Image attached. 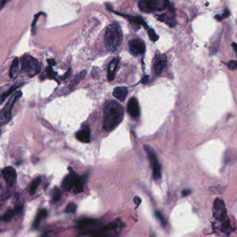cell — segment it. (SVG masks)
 Returning <instances> with one entry per match:
<instances>
[{"mask_svg":"<svg viewBox=\"0 0 237 237\" xmlns=\"http://www.w3.org/2000/svg\"><path fill=\"white\" fill-rule=\"evenodd\" d=\"M41 237H49V235H48V234H47V233H45V234H43L42 236H41Z\"/></svg>","mask_w":237,"mask_h":237,"instance_id":"41","label":"cell"},{"mask_svg":"<svg viewBox=\"0 0 237 237\" xmlns=\"http://www.w3.org/2000/svg\"><path fill=\"white\" fill-rule=\"evenodd\" d=\"M47 62H48V63L50 65V66H53V65H56V62L55 61V60H53V59L47 60Z\"/></svg>","mask_w":237,"mask_h":237,"instance_id":"36","label":"cell"},{"mask_svg":"<svg viewBox=\"0 0 237 237\" xmlns=\"http://www.w3.org/2000/svg\"><path fill=\"white\" fill-rule=\"evenodd\" d=\"M134 203L137 206H139L141 203V199L139 196H135L134 198Z\"/></svg>","mask_w":237,"mask_h":237,"instance_id":"32","label":"cell"},{"mask_svg":"<svg viewBox=\"0 0 237 237\" xmlns=\"http://www.w3.org/2000/svg\"><path fill=\"white\" fill-rule=\"evenodd\" d=\"M41 182V178L40 177H37L34 180L31 182V186H30V192L31 194H34L36 192L37 188L38 187L39 185Z\"/></svg>","mask_w":237,"mask_h":237,"instance_id":"23","label":"cell"},{"mask_svg":"<svg viewBox=\"0 0 237 237\" xmlns=\"http://www.w3.org/2000/svg\"><path fill=\"white\" fill-rule=\"evenodd\" d=\"M69 74H70V70L68 71V72H67V73L65 74V75L64 76V77H62V78H64V79H65V78H67V77L69 75Z\"/></svg>","mask_w":237,"mask_h":237,"instance_id":"40","label":"cell"},{"mask_svg":"<svg viewBox=\"0 0 237 237\" xmlns=\"http://www.w3.org/2000/svg\"><path fill=\"white\" fill-rule=\"evenodd\" d=\"M47 211L46 210H41L39 212L37 213L36 219H35L34 223L33 224V228H37V227H38V225H40V223L41 222V220H42L44 218H45L47 216Z\"/></svg>","mask_w":237,"mask_h":237,"instance_id":"21","label":"cell"},{"mask_svg":"<svg viewBox=\"0 0 237 237\" xmlns=\"http://www.w3.org/2000/svg\"><path fill=\"white\" fill-rule=\"evenodd\" d=\"M144 148L146 153L147 155V157L149 160L151 166L153 169V178L156 180H158L161 178L162 175V173H161V166L158 162V160L156 156V154L155 153L153 149L148 145H144Z\"/></svg>","mask_w":237,"mask_h":237,"instance_id":"5","label":"cell"},{"mask_svg":"<svg viewBox=\"0 0 237 237\" xmlns=\"http://www.w3.org/2000/svg\"><path fill=\"white\" fill-rule=\"evenodd\" d=\"M8 0H0V10L4 7L6 3L8 2Z\"/></svg>","mask_w":237,"mask_h":237,"instance_id":"34","label":"cell"},{"mask_svg":"<svg viewBox=\"0 0 237 237\" xmlns=\"http://www.w3.org/2000/svg\"><path fill=\"white\" fill-rule=\"evenodd\" d=\"M1 128H2V124H1V121H0V133H1Z\"/></svg>","mask_w":237,"mask_h":237,"instance_id":"42","label":"cell"},{"mask_svg":"<svg viewBox=\"0 0 237 237\" xmlns=\"http://www.w3.org/2000/svg\"><path fill=\"white\" fill-rule=\"evenodd\" d=\"M128 45L131 53L134 56L143 54L146 52V45L144 41L140 39L131 40L129 42Z\"/></svg>","mask_w":237,"mask_h":237,"instance_id":"7","label":"cell"},{"mask_svg":"<svg viewBox=\"0 0 237 237\" xmlns=\"http://www.w3.org/2000/svg\"><path fill=\"white\" fill-rule=\"evenodd\" d=\"M123 39L121 28L116 23H112L107 27L106 31L104 41L107 49L115 52L121 45Z\"/></svg>","mask_w":237,"mask_h":237,"instance_id":"2","label":"cell"},{"mask_svg":"<svg viewBox=\"0 0 237 237\" xmlns=\"http://www.w3.org/2000/svg\"><path fill=\"white\" fill-rule=\"evenodd\" d=\"M123 107L115 101H107L103 107V128L106 131H111L117 127L124 118Z\"/></svg>","mask_w":237,"mask_h":237,"instance_id":"1","label":"cell"},{"mask_svg":"<svg viewBox=\"0 0 237 237\" xmlns=\"http://www.w3.org/2000/svg\"><path fill=\"white\" fill-rule=\"evenodd\" d=\"M42 14H43V12H38V13H37V14H36V15H35L34 20H33V23H32V32H33V33H35V28H36V22H37V19L39 18L40 15H42Z\"/></svg>","mask_w":237,"mask_h":237,"instance_id":"30","label":"cell"},{"mask_svg":"<svg viewBox=\"0 0 237 237\" xmlns=\"http://www.w3.org/2000/svg\"><path fill=\"white\" fill-rule=\"evenodd\" d=\"M148 31V36H149L150 39L153 41V42H156V41L159 39V36H157V33H156V31H154L153 28H147Z\"/></svg>","mask_w":237,"mask_h":237,"instance_id":"24","label":"cell"},{"mask_svg":"<svg viewBox=\"0 0 237 237\" xmlns=\"http://www.w3.org/2000/svg\"><path fill=\"white\" fill-rule=\"evenodd\" d=\"M77 205H76L74 203H69L67 207L65 208V211L67 213H70V214H74L77 211Z\"/></svg>","mask_w":237,"mask_h":237,"instance_id":"26","label":"cell"},{"mask_svg":"<svg viewBox=\"0 0 237 237\" xmlns=\"http://www.w3.org/2000/svg\"><path fill=\"white\" fill-rule=\"evenodd\" d=\"M169 4L168 0H140L138 6L142 12H152L162 11Z\"/></svg>","mask_w":237,"mask_h":237,"instance_id":"4","label":"cell"},{"mask_svg":"<svg viewBox=\"0 0 237 237\" xmlns=\"http://www.w3.org/2000/svg\"><path fill=\"white\" fill-rule=\"evenodd\" d=\"M117 14L121 15V16L125 17L126 19V20H128L129 21V22H131V24H135V26H137V27L144 26L146 28H148L147 24L146 23H145L144 20L141 17L132 16V15H126V14H121V13H117Z\"/></svg>","mask_w":237,"mask_h":237,"instance_id":"14","label":"cell"},{"mask_svg":"<svg viewBox=\"0 0 237 237\" xmlns=\"http://www.w3.org/2000/svg\"><path fill=\"white\" fill-rule=\"evenodd\" d=\"M155 214H156L157 219L160 221V223L162 225V226L166 227L167 225V221L165 218H164V216H163V214L161 213L160 211H156V212H155Z\"/></svg>","mask_w":237,"mask_h":237,"instance_id":"25","label":"cell"},{"mask_svg":"<svg viewBox=\"0 0 237 237\" xmlns=\"http://www.w3.org/2000/svg\"><path fill=\"white\" fill-rule=\"evenodd\" d=\"M15 212V210H8L3 215L1 218V220L2 221H5V222H8V221L11 220L12 218H13Z\"/></svg>","mask_w":237,"mask_h":237,"instance_id":"22","label":"cell"},{"mask_svg":"<svg viewBox=\"0 0 237 237\" xmlns=\"http://www.w3.org/2000/svg\"><path fill=\"white\" fill-rule=\"evenodd\" d=\"M166 64V56L164 54H157L153 61V69L156 74H160Z\"/></svg>","mask_w":237,"mask_h":237,"instance_id":"8","label":"cell"},{"mask_svg":"<svg viewBox=\"0 0 237 237\" xmlns=\"http://www.w3.org/2000/svg\"><path fill=\"white\" fill-rule=\"evenodd\" d=\"M113 96L120 101H124L128 94V89L125 87H117L113 91Z\"/></svg>","mask_w":237,"mask_h":237,"instance_id":"17","label":"cell"},{"mask_svg":"<svg viewBox=\"0 0 237 237\" xmlns=\"http://www.w3.org/2000/svg\"><path fill=\"white\" fill-rule=\"evenodd\" d=\"M148 79V76H144L143 78H142V80H141V83L143 84H145L146 83H147Z\"/></svg>","mask_w":237,"mask_h":237,"instance_id":"37","label":"cell"},{"mask_svg":"<svg viewBox=\"0 0 237 237\" xmlns=\"http://www.w3.org/2000/svg\"><path fill=\"white\" fill-rule=\"evenodd\" d=\"M61 198V193L58 190H57L56 191L54 192V194L53 195L52 197V203H56L57 202L59 201L60 199Z\"/></svg>","mask_w":237,"mask_h":237,"instance_id":"28","label":"cell"},{"mask_svg":"<svg viewBox=\"0 0 237 237\" xmlns=\"http://www.w3.org/2000/svg\"><path fill=\"white\" fill-rule=\"evenodd\" d=\"M20 61H19L18 58H15L13 61L12 62V64L10 67V70H9V75L10 77L12 78H15L17 76L19 71H20Z\"/></svg>","mask_w":237,"mask_h":237,"instance_id":"18","label":"cell"},{"mask_svg":"<svg viewBox=\"0 0 237 237\" xmlns=\"http://www.w3.org/2000/svg\"><path fill=\"white\" fill-rule=\"evenodd\" d=\"M85 180H86V176H77L74 186L76 193H79L83 191Z\"/></svg>","mask_w":237,"mask_h":237,"instance_id":"19","label":"cell"},{"mask_svg":"<svg viewBox=\"0 0 237 237\" xmlns=\"http://www.w3.org/2000/svg\"><path fill=\"white\" fill-rule=\"evenodd\" d=\"M2 175L9 185H12L17 178V173L12 166H6L2 170Z\"/></svg>","mask_w":237,"mask_h":237,"instance_id":"10","label":"cell"},{"mask_svg":"<svg viewBox=\"0 0 237 237\" xmlns=\"http://www.w3.org/2000/svg\"><path fill=\"white\" fill-rule=\"evenodd\" d=\"M215 19H216V20H217L218 21H221V20H223L220 15H216V16H215Z\"/></svg>","mask_w":237,"mask_h":237,"instance_id":"38","label":"cell"},{"mask_svg":"<svg viewBox=\"0 0 237 237\" xmlns=\"http://www.w3.org/2000/svg\"><path fill=\"white\" fill-rule=\"evenodd\" d=\"M227 66L231 70H235L237 69V61H232L228 62Z\"/></svg>","mask_w":237,"mask_h":237,"instance_id":"31","label":"cell"},{"mask_svg":"<svg viewBox=\"0 0 237 237\" xmlns=\"http://www.w3.org/2000/svg\"><path fill=\"white\" fill-rule=\"evenodd\" d=\"M22 95V92L20 91H17L15 92L13 96L11 97V99H9L7 103L6 104L4 109L2 110L1 112V119L4 124H7L8 122L11 120V112L13 108V106L15 105V102L20 99V98Z\"/></svg>","mask_w":237,"mask_h":237,"instance_id":"6","label":"cell"},{"mask_svg":"<svg viewBox=\"0 0 237 237\" xmlns=\"http://www.w3.org/2000/svg\"><path fill=\"white\" fill-rule=\"evenodd\" d=\"M229 15H230V11L226 9L225 11L224 12V13L223 15H221L220 16H221V17H222V19L223 20L224 18H226L227 17H229Z\"/></svg>","mask_w":237,"mask_h":237,"instance_id":"35","label":"cell"},{"mask_svg":"<svg viewBox=\"0 0 237 237\" xmlns=\"http://www.w3.org/2000/svg\"><path fill=\"white\" fill-rule=\"evenodd\" d=\"M77 176V175L75 174V173L72 172L70 174L66 176L64 180H63L62 186L66 191L71 190V189L74 187Z\"/></svg>","mask_w":237,"mask_h":237,"instance_id":"13","label":"cell"},{"mask_svg":"<svg viewBox=\"0 0 237 237\" xmlns=\"http://www.w3.org/2000/svg\"><path fill=\"white\" fill-rule=\"evenodd\" d=\"M191 193V191L190 190V189H185V190H183V191L182 192V196L185 197L189 195Z\"/></svg>","mask_w":237,"mask_h":237,"instance_id":"33","label":"cell"},{"mask_svg":"<svg viewBox=\"0 0 237 237\" xmlns=\"http://www.w3.org/2000/svg\"><path fill=\"white\" fill-rule=\"evenodd\" d=\"M158 20L169 25L170 27L175 26L176 21L175 20V15L173 11H169V12H165V13L159 15L157 17Z\"/></svg>","mask_w":237,"mask_h":237,"instance_id":"12","label":"cell"},{"mask_svg":"<svg viewBox=\"0 0 237 237\" xmlns=\"http://www.w3.org/2000/svg\"><path fill=\"white\" fill-rule=\"evenodd\" d=\"M232 46L233 47V49H235V51L236 52H237V45H236V43H232Z\"/></svg>","mask_w":237,"mask_h":237,"instance_id":"39","label":"cell"},{"mask_svg":"<svg viewBox=\"0 0 237 237\" xmlns=\"http://www.w3.org/2000/svg\"><path fill=\"white\" fill-rule=\"evenodd\" d=\"M76 136H77V138L78 140L81 142H84V143H88V142H90V131L89 128L85 127L81 129L80 131H78L77 132Z\"/></svg>","mask_w":237,"mask_h":237,"instance_id":"15","label":"cell"},{"mask_svg":"<svg viewBox=\"0 0 237 237\" xmlns=\"http://www.w3.org/2000/svg\"><path fill=\"white\" fill-rule=\"evenodd\" d=\"M24 82H17V83H15L13 85H12L10 89L6 91V93L2 94V96H1V103L4 101V99H6V97L8 96L9 95H10V94H11L14 91H15L17 89H18L19 87L22 86V85H24Z\"/></svg>","mask_w":237,"mask_h":237,"instance_id":"20","label":"cell"},{"mask_svg":"<svg viewBox=\"0 0 237 237\" xmlns=\"http://www.w3.org/2000/svg\"><path fill=\"white\" fill-rule=\"evenodd\" d=\"M128 112L132 117L137 118L140 116V110L139 107V103L136 98L132 97L130 99L128 103Z\"/></svg>","mask_w":237,"mask_h":237,"instance_id":"11","label":"cell"},{"mask_svg":"<svg viewBox=\"0 0 237 237\" xmlns=\"http://www.w3.org/2000/svg\"><path fill=\"white\" fill-rule=\"evenodd\" d=\"M85 74H86V72L85 71H83L82 72H81L80 74H78L77 77H76V78L74 79V81H72V86H74V85L78 83L79 82L81 81V79L84 77V76L85 75Z\"/></svg>","mask_w":237,"mask_h":237,"instance_id":"27","label":"cell"},{"mask_svg":"<svg viewBox=\"0 0 237 237\" xmlns=\"http://www.w3.org/2000/svg\"><path fill=\"white\" fill-rule=\"evenodd\" d=\"M214 207L215 211H216L215 217L219 220H223L226 214V209L223 200L219 198H216L214 200Z\"/></svg>","mask_w":237,"mask_h":237,"instance_id":"9","label":"cell"},{"mask_svg":"<svg viewBox=\"0 0 237 237\" xmlns=\"http://www.w3.org/2000/svg\"><path fill=\"white\" fill-rule=\"evenodd\" d=\"M40 64L37 59L29 55H24L21 58V72L29 77H33L40 72Z\"/></svg>","mask_w":237,"mask_h":237,"instance_id":"3","label":"cell"},{"mask_svg":"<svg viewBox=\"0 0 237 237\" xmlns=\"http://www.w3.org/2000/svg\"><path fill=\"white\" fill-rule=\"evenodd\" d=\"M119 62V58H116L113 59L112 61L110 62L109 67H108V72H107V78L109 81H112L115 78V76L116 70H117L118 65Z\"/></svg>","mask_w":237,"mask_h":237,"instance_id":"16","label":"cell"},{"mask_svg":"<svg viewBox=\"0 0 237 237\" xmlns=\"http://www.w3.org/2000/svg\"><path fill=\"white\" fill-rule=\"evenodd\" d=\"M46 72H47V75L49 76V78H55V77L56 75V72L53 70L52 67L50 66V67H47V69H46Z\"/></svg>","mask_w":237,"mask_h":237,"instance_id":"29","label":"cell"}]
</instances>
